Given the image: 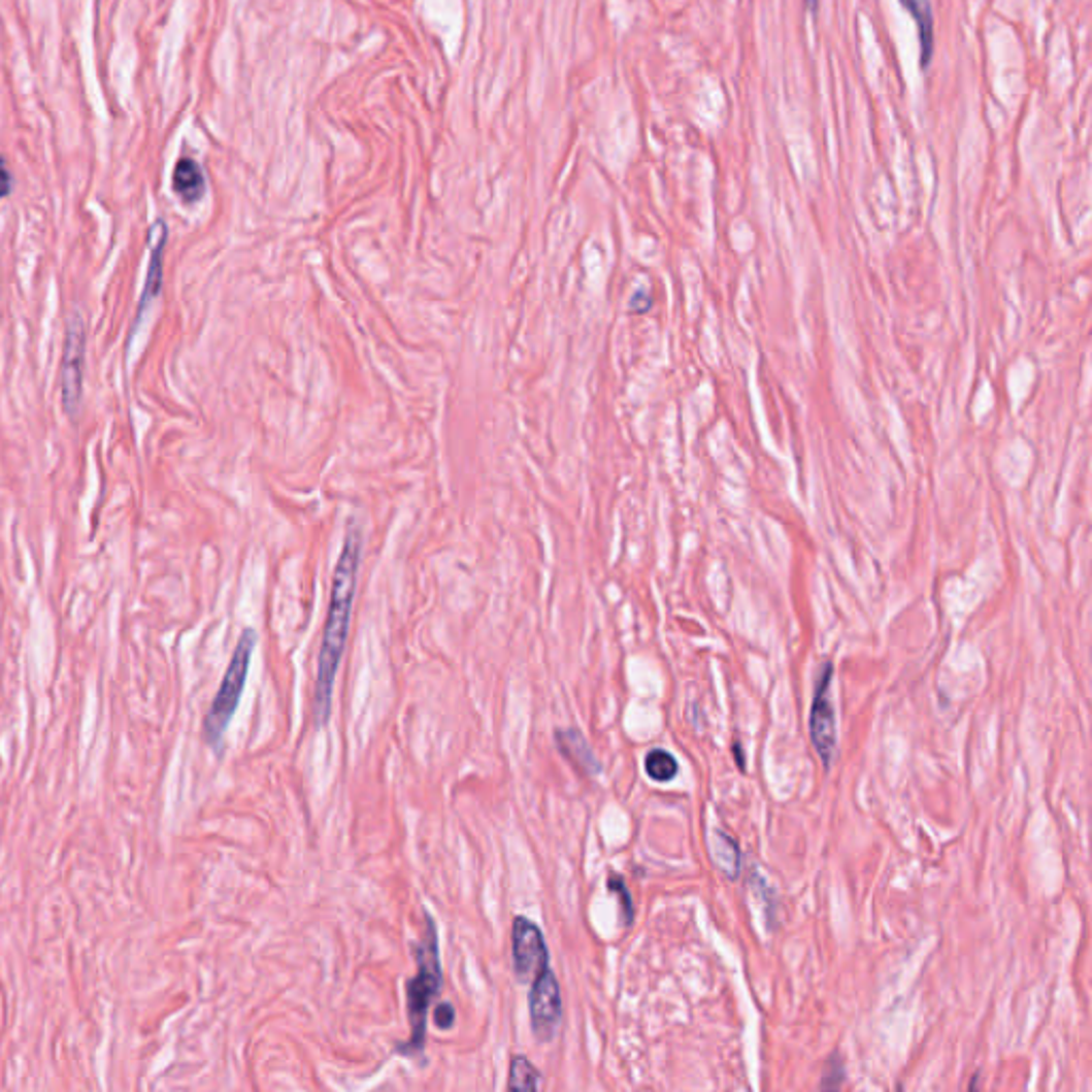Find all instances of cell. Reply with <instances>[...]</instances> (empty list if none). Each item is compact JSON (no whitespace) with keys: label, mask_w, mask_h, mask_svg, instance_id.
<instances>
[{"label":"cell","mask_w":1092,"mask_h":1092,"mask_svg":"<svg viewBox=\"0 0 1092 1092\" xmlns=\"http://www.w3.org/2000/svg\"><path fill=\"white\" fill-rule=\"evenodd\" d=\"M86 341H88L86 319H84L81 311H73V315L67 321L65 353H62V367H60L62 408H65L69 419H77V415L81 410Z\"/></svg>","instance_id":"4"},{"label":"cell","mask_w":1092,"mask_h":1092,"mask_svg":"<svg viewBox=\"0 0 1092 1092\" xmlns=\"http://www.w3.org/2000/svg\"><path fill=\"white\" fill-rule=\"evenodd\" d=\"M830 681H832V666L828 664L818 679L816 685V696L814 704H810V740L818 756L824 760L826 766H830L834 754H836V717H834V704L830 698Z\"/></svg>","instance_id":"7"},{"label":"cell","mask_w":1092,"mask_h":1092,"mask_svg":"<svg viewBox=\"0 0 1092 1092\" xmlns=\"http://www.w3.org/2000/svg\"><path fill=\"white\" fill-rule=\"evenodd\" d=\"M167 237H169V231H167V225L165 221H156L150 229V241H152V250H150V263H147V273H145V283H143V291H141V299H139V305H137V317H135V325L131 329V335H129V341L135 337L143 317H145V309L152 305V301L159 297L161 293V287H163V257H165V247H167Z\"/></svg>","instance_id":"8"},{"label":"cell","mask_w":1092,"mask_h":1092,"mask_svg":"<svg viewBox=\"0 0 1092 1092\" xmlns=\"http://www.w3.org/2000/svg\"><path fill=\"white\" fill-rule=\"evenodd\" d=\"M13 175L5 163L3 156H0V199H5L13 193Z\"/></svg>","instance_id":"17"},{"label":"cell","mask_w":1092,"mask_h":1092,"mask_svg":"<svg viewBox=\"0 0 1092 1092\" xmlns=\"http://www.w3.org/2000/svg\"><path fill=\"white\" fill-rule=\"evenodd\" d=\"M542 1086L540 1071L529 1063L525 1056H515L510 1063L508 1088L510 1090H538Z\"/></svg>","instance_id":"14"},{"label":"cell","mask_w":1092,"mask_h":1092,"mask_svg":"<svg viewBox=\"0 0 1092 1092\" xmlns=\"http://www.w3.org/2000/svg\"><path fill=\"white\" fill-rule=\"evenodd\" d=\"M843 1078H846V1076H843V1069H840V1060L834 1058V1060H832V1071L826 1073L822 1086H824V1088H838L840 1084H843Z\"/></svg>","instance_id":"18"},{"label":"cell","mask_w":1092,"mask_h":1092,"mask_svg":"<svg viewBox=\"0 0 1092 1092\" xmlns=\"http://www.w3.org/2000/svg\"><path fill=\"white\" fill-rule=\"evenodd\" d=\"M713 852L717 866H720L728 878H736L740 870V852L734 840L722 832H717L713 840Z\"/></svg>","instance_id":"12"},{"label":"cell","mask_w":1092,"mask_h":1092,"mask_svg":"<svg viewBox=\"0 0 1092 1092\" xmlns=\"http://www.w3.org/2000/svg\"><path fill=\"white\" fill-rule=\"evenodd\" d=\"M417 964L419 973L415 980L408 982V992H405V1005H408V1020L412 1035L408 1044L399 1046V1052L405 1056H417L425 1048V1035H427V1014L433 1003V998L438 996L442 986V971H440V956H438V932L431 918L425 922V932L421 946L417 950Z\"/></svg>","instance_id":"2"},{"label":"cell","mask_w":1092,"mask_h":1092,"mask_svg":"<svg viewBox=\"0 0 1092 1092\" xmlns=\"http://www.w3.org/2000/svg\"><path fill=\"white\" fill-rule=\"evenodd\" d=\"M433 1020H435V1026L442 1028V1031H446V1028H451L455 1024V1007L449 1005V1003L438 1005V1007H435Z\"/></svg>","instance_id":"16"},{"label":"cell","mask_w":1092,"mask_h":1092,"mask_svg":"<svg viewBox=\"0 0 1092 1092\" xmlns=\"http://www.w3.org/2000/svg\"><path fill=\"white\" fill-rule=\"evenodd\" d=\"M644 770L653 782L668 784L679 772V762L672 754L664 752V749H653V752L644 758Z\"/></svg>","instance_id":"13"},{"label":"cell","mask_w":1092,"mask_h":1092,"mask_svg":"<svg viewBox=\"0 0 1092 1092\" xmlns=\"http://www.w3.org/2000/svg\"><path fill=\"white\" fill-rule=\"evenodd\" d=\"M561 990L555 973L544 969L534 982L532 990H529V1018H532V1031L538 1037V1041H551L561 1022Z\"/></svg>","instance_id":"5"},{"label":"cell","mask_w":1092,"mask_h":1092,"mask_svg":"<svg viewBox=\"0 0 1092 1092\" xmlns=\"http://www.w3.org/2000/svg\"><path fill=\"white\" fill-rule=\"evenodd\" d=\"M900 5L907 9L918 26V37H920V62L922 69L930 65V58L934 52V18H932V5L930 0H900Z\"/></svg>","instance_id":"11"},{"label":"cell","mask_w":1092,"mask_h":1092,"mask_svg":"<svg viewBox=\"0 0 1092 1092\" xmlns=\"http://www.w3.org/2000/svg\"><path fill=\"white\" fill-rule=\"evenodd\" d=\"M255 647H257V634L255 630H243V634L239 636V642L233 651V658L229 662V668L223 676V683H221V690H218L207 715H205V724H203V734H205V740L209 742V747L218 749L225 738V732L233 720V715L239 706V700H241V694H243V688H245V679H247V670H250V662H253V653H255Z\"/></svg>","instance_id":"3"},{"label":"cell","mask_w":1092,"mask_h":1092,"mask_svg":"<svg viewBox=\"0 0 1092 1092\" xmlns=\"http://www.w3.org/2000/svg\"><path fill=\"white\" fill-rule=\"evenodd\" d=\"M555 740H557L559 752L564 754L578 770L587 774H596L600 770V762L596 760L594 752H591V747L587 744V740L583 738L578 730H559L555 734Z\"/></svg>","instance_id":"10"},{"label":"cell","mask_w":1092,"mask_h":1092,"mask_svg":"<svg viewBox=\"0 0 1092 1092\" xmlns=\"http://www.w3.org/2000/svg\"><path fill=\"white\" fill-rule=\"evenodd\" d=\"M804 3H806V7H808L810 13H816L818 7H820V0H804Z\"/></svg>","instance_id":"19"},{"label":"cell","mask_w":1092,"mask_h":1092,"mask_svg":"<svg viewBox=\"0 0 1092 1092\" xmlns=\"http://www.w3.org/2000/svg\"><path fill=\"white\" fill-rule=\"evenodd\" d=\"M608 886H610V892L619 894V898H621V907L626 909V920H628V924H630V922L634 920V907H632V898H630V894H628V890H626V884H623L621 878L613 875L610 882H608Z\"/></svg>","instance_id":"15"},{"label":"cell","mask_w":1092,"mask_h":1092,"mask_svg":"<svg viewBox=\"0 0 1092 1092\" xmlns=\"http://www.w3.org/2000/svg\"><path fill=\"white\" fill-rule=\"evenodd\" d=\"M171 184H173V193L189 205L201 201L207 189L205 173L201 165L195 159H191V156H184V159L175 163Z\"/></svg>","instance_id":"9"},{"label":"cell","mask_w":1092,"mask_h":1092,"mask_svg":"<svg viewBox=\"0 0 1092 1092\" xmlns=\"http://www.w3.org/2000/svg\"><path fill=\"white\" fill-rule=\"evenodd\" d=\"M361 551H363V529L357 521H353L349 523L346 538H344V544H341L337 564H335L333 585H331V602H329V613H327L321 653H319L317 690H315V717H317L319 726H325L329 720L333 685H335L339 662L341 658H344L349 628H351V613H353V602L357 594Z\"/></svg>","instance_id":"1"},{"label":"cell","mask_w":1092,"mask_h":1092,"mask_svg":"<svg viewBox=\"0 0 1092 1092\" xmlns=\"http://www.w3.org/2000/svg\"><path fill=\"white\" fill-rule=\"evenodd\" d=\"M512 962L521 982H534L551 966L544 934L527 918H517L512 924Z\"/></svg>","instance_id":"6"}]
</instances>
